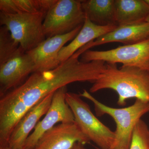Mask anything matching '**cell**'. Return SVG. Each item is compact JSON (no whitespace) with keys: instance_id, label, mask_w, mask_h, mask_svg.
Wrapping results in <instances>:
<instances>
[{"instance_id":"obj_15","label":"cell","mask_w":149,"mask_h":149,"mask_svg":"<svg viewBox=\"0 0 149 149\" xmlns=\"http://www.w3.org/2000/svg\"><path fill=\"white\" fill-rule=\"evenodd\" d=\"M114 9L117 25L143 22L149 15V5L145 0H115Z\"/></svg>"},{"instance_id":"obj_4","label":"cell","mask_w":149,"mask_h":149,"mask_svg":"<svg viewBox=\"0 0 149 149\" xmlns=\"http://www.w3.org/2000/svg\"><path fill=\"white\" fill-rule=\"evenodd\" d=\"M46 13L10 14L0 12V24L5 26L24 52L33 49L46 39L43 31Z\"/></svg>"},{"instance_id":"obj_21","label":"cell","mask_w":149,"mask_h":149,"mask_svg":"<svg viewBox=\"0 0 149 149\" xmlns=\"http://www.w3.org/2000/svg\"><path fill=\"white\" fill-rule=\"evenodd\" d=\"M0 149H12L8 146L0 147Z\"/></svg>"},{"instance_id":"obj_16","label":"cell","mask_w":149,"mask_h":149,"mask_svg":"<svg viewBox=\"0 0 149 149\" xmlns=\"http://www.w3.org/2000/svg\"><path fill=\"white\" fill-rule=\"evenodd\" d=\"M115 0H85L82 6L85 16L100 26L117 25L115 19Z\"/></svg>"},{"instance_id":"obj_1","label":"cell","mask_w":149,"mask_h":149,"mask_svg":"<svg viewBox=\"0 0 149 149\" xmlns=\"http://www.w3.org/2000/svg\"><path fill=\"white\" fill-rule=\"evenodd\" d=\"M105 64L99 61L83 62L71 56L54 69L33 72L21 85L1 96L0 145H8L19 120L47 96L70 83H94Z\"/></svg>"},{"instance_id":"obj_10","label":"cell","mask_w":149,"mask_h":149,"mask_svg":"<svg viewBox=\"0 0 149 149\" xmlns=\"http://www.w3.org/2000/svg\"><path fill=\"white\" fill-rule=\"evenodd\" d=\"M35 72L32 58L20 46L12 57L0 65V96L18 87Z\"/></svg>"},{"instance_id":"obj_6","label":"cell","mask_w":149,"mask_h":149,"mask_svg":"<svg viewBox=\"0 0 149 149\" xmlns=\"http://www.w3.org/2000/svg\"><path fill=\"white\" fill-rule=\"evenodd\" d=\"M85 18L82 1L57 0L46 14L43 31L46 38L64 35L83 25Z\"/></svg>"},{"instance_id":"obj_11","label":"cell","mask_w":149,"mask_h":149,"mask_svg":"<svg viewBox=\"0 0 149 149\" xmlns=\"http://www.w3.org/2000/svg\"><path fill=\"white\" fill-rule=\"evenodd\" d=\"M90 142L75 122L60 123L43 134L32 149H72L76 143Z\"/></svg>"},{"instance_id":"obj_20","label":"cell","mask_w":149,"mask_h":149,"mask_svg":"<svg viewBox=\"0 0 149 149\" xmlns=\"http://www.w3.org/2000/svg\"><path fill=\"white\" fill-rule=\"evenodd\" d=\"M72 149H86L84 146V145L81 143H77L74 145Z\"/></svg>"},{"instance_id":"obj_7","label":"cell","mask_w":149,"mask_h":149,"mask_svg":"<svg viewBox=\"0 0 149 149\" xmlns=\"http://www.w3.org/2000/svg\"><path fill=\"white\" fill-rule=\"evenodd\" d=\"M96 61L121 63L123 66L135 67L149 72V37L139 42L109 50H88L81 55L80 61L83 62Z\"/></svg>"},{"instance_id":"obj_18","label":"cell","mask_w":149,"mask_h":149,"mask_svg":"<svg viewBox=\"0 0 149 149\" xmlns=\"http://www.w3.org/2000/svg\"><path fill=\"white\" fill-rule=\"evenodd\" d=\"M20 45L17 43L5 26L0 29V65L10 59L18 50Z\"/></svg>"},{"instance_id":"obj_13","label":"cell","mask_w":149,"mask_h":149,"mask_svg":"<svg viewBox=\"0 0 149 149\" xmlns=\"http://www.w3.org/2000/svg\"><path fill=\"white\" fill-rule=\"evenodd\" d=\"M54 93L49 94L29 110L19 120L10 137L8 146L12 149H24L30 133L35 129L42 116L47 113L50 106Z\"/></svg>"},{"instance_id":"obj_3","label":"cell","mask_w":149,"mask_h":149,"mask_svg":"<svg viewBox=\"0 0 149 149\" xmlns=\"http://www.w3.org/2000/svg\"><path fill=\"white\" fill-rule=\"evenodd\" d=\"M80 95L93 103L97 116L107 114L114 120L116 128L111 149H129L135 126L143 116L149 113V102L136 99L130 106L116 108L102 103L86 90Z\"/></svg>"},{"instance_id":"obj_22","label":"cell","mask_w":149,"mask_h":149,"mask_svg":"<svg viewBox=\"0 0 149 149\" xmlns=\"http://www.w3.org/2000/svg\"><path fill=\"white\" fill-rule=\"evenodd\" d=\"M145 21L146 22H148V23H149V15L147 17L146 19V20Z\"/></svg>"},{"instance_id":"obj_8","label":"cell","mask_w":149,"mask_h":149,"mask_svg":"<svg viewBox=\"0 0 149 149\" xmlns=\"http://www.w3.org/2000/svg\"><path fill=\"white\" fill-rule=\"evenodd\" d=\"M67 92V86H64L54 93L49 108L45 117L38 122L34 131L27 138L24 149L33 148L43 134L58 123L74 122V115L65 101Z\"/></svg>"},{"instance_id":"obj_23","label":"cell","mask_w":149,"mask_h":149,"mask_svg":"<svg viewBox=\"0 0 149 149\" xmlns=\"http://www.w3.org/2000/svg\"><path fill=\"white\" fill-rule=\"evenodd\" d=\"M145 1L149 5V0H145Z\"/></svg>"},{"instance_id":"obj_9","label":"cell","mask_w":149,"mask_h":149,"mask_svg":"<svg viewBox=\"0 0 149 149\" xmlns=\"http://www.w3.org/2000/svg\"><path fill=\"white\" fill-rule=\"evenodd\" d=\"M83 25L64 35L47 38L33 49L27 52L35 67V72L54 69L60 64L58 54L66 43L72 41L81 30Z\"/></svg>"},{"instance_id":"obj_17","label":"cell","mask_w":149,"mask_h":149,"mask_svg":"<svg viewBox=\"0 0 149 149\" xmlns=\"http://www.w3.org/2000/svg\"><path fill=\"white\" fill-rule=\"evenodd\" d=\"M57 0H1L0 10L4 13L15 14L44 13L48 11Z\"/></svg>"},{"instance_id":"obj_24","label":"cell","mask_w":149,"mask_h":149,"mask_svg":"<svg viewBox=\"0 0 149 149\" xmlns=\"http://www.w3.org/2000/svg\"><path fill=\"white\" fill-rule=\"evenodd\" d=\"M97 149H100L99 148H97Z\"/></svg>"},{"instance_id":"obj_14","label":"cell","mask_w":149,"mask_h":149,"mask_svg":"<svg viewBox=\"0 0 149 149\" xmlns=\"http://www.w3.org/2000/svg\"><path fill=\"white\" fill-rule=\"evenodd\" d=\"M118 25L100 26L92 22L87 17L82 28L71 42L63 47L58 54L61 63L66 61L78 50L88 43L96 40L116 28Z\"/></svg>"},{"instance_id":"obj_12","label":"cell","mask_w":149,"mask_h":149,"mask_svg":"<svg viewBox=\"0 0 149 149\" xmlns=\"http://www.w3.org/2000/svg\"><path fill=\"white\" fill-rule=\"evenodd\" d=\"M149 37V23L146 21L133 24L118 25L116 28L96 40L88 43L72 56L79 58L86 51L96 46L111 42L125 45L139 42Z\"/></svg>"},{"instance_id":"obj_5","label":"cell","mask_w":149,"mask_h":149,"mask_svg":"<svg viewBox=\"0 0 149 149\" xmlns=\"http://www.w3.org/2000/svg\"><path fill=\"white\" fill-rule=\"evenodd\" d=\"M80 94L67 92L65 101L71 109L74 122L90 141L99 148L111 149L115 141L114 131H112L95 116L91 108Z\"/></svg>"},{"instance_id":"obj_2","label":"cell","mask_w":149,"mask_h":149,"mask_svg":"<svg viewBox=\"0 0 149 149\" xmlns=\"http://www.w3.org/2000/svg\"><path fill=\"white\" fill-rule=\"evenodd\" d=\"M111 89L118 95L117 104L123 106L128 99L149 102V72L135 67L106 63L105 67L90 89L91 93Z\"/></svg>"},{"instance_id":"obj_19","label":"cell","mask_w":149,"mask_h":149,"mask_svg":"<svg viewBox=\"0 0 149 149\" xmlns=\"http://www.w3.org/2000/svg\"><path fill=\"white\" fill-rule=\"evenodd\" d=\"M129 149H149V128L142 119L134 128Z\"/></svg>"}]
</instances>
